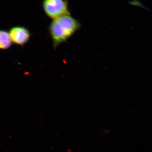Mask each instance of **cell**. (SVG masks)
<instances>
[{
	"label": "cell",
	"instance_id": "1",
	"mask_svg": "<svg viewBox=\"0 0 152 152\" xmlns=\"http://www.w3.org/2000/svg\"><path fill=\"white\" fill-rule=\"evenodd\" d=\"M80 26L79 22L70 15L53 20L48 30L54 48L65 42Z\"/></svg>",
	"mask_w": 152,
	"mask_h": 152
},
{
	"label": "cell",
	"instance_id": "2",
	"mask_svg": "<svg viewBox=\"0 0 152 152\" xmlns=\"http://www.w3.org/2000/svg\"><path fill=\"white\" fill-rule=\"evenodd\" d=\"M42 6L45 14L53 20L70 15L67 1L46 0L43 1Z\"/></svg>",
	"mask_w": 152,
	"mask_h": 152
},
{
	"label": "cell",
	"instance_id": "3",
	"mask_svg": "<svg viewBox=\"0 0 152 152\" xmlns=\"http://www.w3.org/2000/svg\"><path fill=\"white\" fill-rule=\"evenodd\" d=\"M9 34L12 42L20 45L26 44L31 37L29 30L22 26H16L11 28Z\"/></svg>",
	"mask_w": 152,
	"mask_h": 152
},
{
	"label": "cell",
	"instance_id": "4",
	"mask_svg": "<svg viewBox=\"0 0 152 152\" xmlns=\"http://www.w3.org/2000/svg\"><path fill=\"white\" fill-rule=\"evenodd\" d=\"M12 43L9 33L4 30H0V49H8L11 47Z\"/></svg>",
	"mask_w": 152,
	"mask_h": 152
}]
</instances>
